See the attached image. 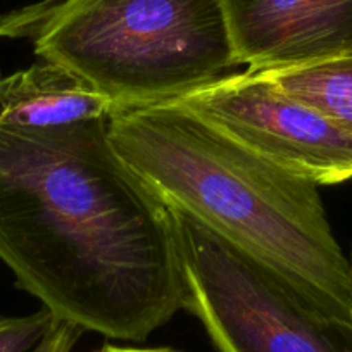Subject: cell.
Wrapping results in <instances>:
<instances>
[{
    "label": "cell",
    "instance_id": "7a4b0ae2",
    "mask_svg": "<svg viewBox=\"0 0 352 352\" xmlns=\"http://www.w3.org/2000/svg\"><path fill=\"white\" fill-rule=\"evenodd\" d=\"M107 126L121 159L169 209L272 270L318 309L352 320L351 261L318 185L178 104L120 107Z\"/></svg>",
    "mask_w": 352,
    "mask_h": 352
},
{
    "label": "cell",
    "instance_id": "30bf717a",
    "mask_svg": "<svg viewBox=\"0 0 352 352\" xmlns=\"http://www.w3.org/2000/svg\"><path fill=\"white\" fill-rule=\"evenodd\" d=\"M83 330L69 321H56L49 333L30 352H73L80 342Z\"/></svg>",
    "mask_w": 352,
    "mask_h": 352
},
{
    "label": "cell",
    "instance_id": "7c38bea8",
    "mask_svg": "<svg viewBox=\"0 0 352 352\" xmlns=\"http://www.w3.org/2000/svg\"><path fill=\"white\" fill-rule=\"evenodd\" d=\"M92 352H120V351H118V345L104 344V345H100L99 349H96V351H92Z\"/></svg>",
    "mask_w": 352,
    "mask_h": 352
},
{
    "label": "cell",
    "instance_id": "8fae6325",
    "mask_svg": "<svg viewBox=\"0 0 352 352\" xmlns=\"http://www.w3.org/2000/svg\"><path fill=\"white\" fill-rule=\"evenodd\" d=\"M120 352H178L168 347H128V345H118Z\"/></svg>",
    "mask_w": 352,
    "mask_h": 352
},
{
    "label": "cell",
    "instance_id": "3957f363",
    "mask_svg": "<svg viewBox=\"0 0 352 352\" xmlns=\"http://www.w3.org/2000/svg\"><path fill=\"white\" fill-rule=\"evenodd\" d=\"M120 107L173 102L240 66L223 0H43L0 16Z\"/></svg>",
    "mask_w": 352,
    "mask_h": 352
},
{
    "label": "cell",
    "instance_id": "5b68a950",
    "mask_svg": "<svg viewBox=\"0 0 352 352\" xmlns=\"http://www.w3.org/2000/svg\"><path fill=\"white\" fill-rule=\"evenodd\" d=\"M173 104L311 184L352 180V135L259 71L230 73Z\"/></svg>",
    "mask_w": 352,
    "mask_h": 352
},
{
    "label": "cell",
    "instance_id": "277c9868",
    "mask_svg": "<svg viewBox=\"0 0 352 352\" xmlns=\"http://www.w3.org/2000/svg\"><path fill=\"white\" fill-rule=\"evenodd\" d=\"M185 311L218 352H352V320L331 316L276 273L171 209Z\"/></svg>",
    "mask_w": 352,
    "mask_h": 352
},
{
    "label": "cell",
    "instance_id": "4fadbf2b",
    "mask_svg": "<svg viewBox=\"0 0 352 352\" xmlns=\"http://www.w3.org/2000/svg\"><path fill=\"white\" fill-rule=\"evenodd\" d=\"M349 261H351V273H352V252H351V257H349Z\"/></svg>",
    "mask_w": 352,
    "mask_h": 352
},
{
    "label": "cell",
    "instance_id": "6da1fadb",
    "mask_svg": "<svg viewBox=\"0 0 352 352\" xmlns=\"http://www.w3.org/2000/svg\"><path fill=\"white\" fill-rule=\"evenodd\" d=\"M0 261L57 320L145 342L185 309L171 209L121 159L107 118L0 121Z\"/></svg>",
    "mask_w": 352,
    "mask_h": 352
},
{
    "label": "cell",
    "instance_id": "8992f818",
    "mask_svg": "<svg viewBox=\"0 0 352 352\" xmlns=\"http://www.w3.org/2000/svg\"><path fill=\"white\" fill-rule=\"evenodd\" d=\"M240 66L250 71L352 54V0H223Z\"/></svg>",
    "mask_w": 352,
    "mask_h": 352
},
{
    "label": "cell",
    "instance_id": "9c48e42d",
    "mask_svg": "<svg viewBox=\"0 0 352 352\" xmlns=\"http://www.w3.org/2000/svg\"><path fill=\"white\" fill-rule=\"evenodd\" d=\"M56 321L45 307L25 316H0V352H30Z\"/></svg>",
    "mask_w": 352,
    "mask_h": 352
},
{
    "label": "cell",
    "instance_id": "ba28073f",
    "mask_svg": "<svg viewBox=\"0 0 352 352\" xmlns=\"http://www.w3.org/2000/svg\"><path fill=\"white\" fill-rule=\"evenodd\" d=\"M259 73L352 135V54Z\"/></svg>",
    "mask_w": 352,
    "mask_h": 352
},
{
    "label": "cell",
    "instance_id": "52a82bcc",
    "mask_svg": "<svg viewBox=\"0 0 352 352\" xmlns=\"http://www.w3.org/2000/svg\"><path fill=\"white\" fill-rule=\"evenodd\" d=\"M113 100L67 67L40 59L0 76V121L28 128H57L109 118Z\"/></svg>",
    "mask_w": 352,
    "mask_h": 352
}]
</instances>
